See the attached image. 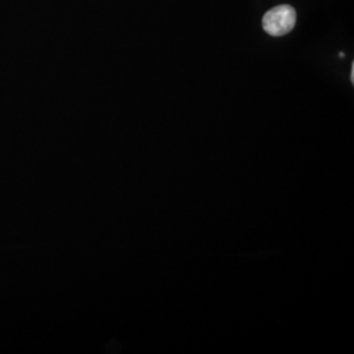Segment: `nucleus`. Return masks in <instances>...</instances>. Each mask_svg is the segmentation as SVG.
<instances>
[{
    "label": "nucleus",
    "instance_id": "1",
    "mask_svg": "<svg viewBox=\"0 0 354 354\" xmlns=\"http://www.w3.org/2000/svg\"><path fill=\"white\" fill-rule=\"evenodd\" d=\"M295 23H297V12L291 6L288 4H282L272 8L263 17L264 30L268 35L276 36V37L288 35L292 30Z\"/></svg>",
    "mask_w": 354,
    "mask_h": 354
}]
</instances>
